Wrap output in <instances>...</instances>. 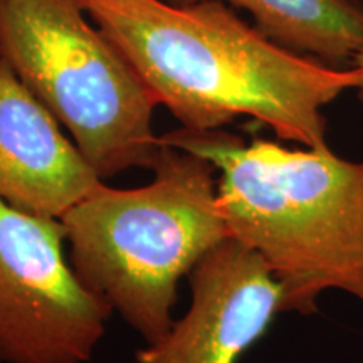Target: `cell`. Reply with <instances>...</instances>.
<instances>
[{
	"label": "cell",
	"instance_id": "obj_1",
	"mask_svg": "<svg viewBox=\"0 0 363 363\" xmlns=\"http://www.w3.org/2000/svg\"><path fill=\"white\" fill-rule=\"evenodd\" d=\"M136 74L187 130L249 116L278 138L325 148V106L355 89L333 67L274 43L219 0H81Z\"/></svg>",
	"mask_w": 363,
	"mask_h": 363
},
{
	"label": "cell",
	"instance_id": "obj_2",
	"mask_svg": "<svg viewBox=\"0 0 363 363\" xmlns=\"http://www.w3.org/2000/svg\"><path fill=\"white\" fill-rule=\"evenodd\" d=\"M160 142L207 158L230 238L266 262L283 313L313 315L330 289L363 305V162L325 148L246 143L224 128H177Z\"/></svg>",
	"mask_w": 363,
	"mask_h": 363
},
{
	"label": "cell",
	"instance_id": "obj_3",
	"mask_svg": "<svg viewBox=\"0 0 363 363\" xmlns=\"http://www.w3.org/2000/svg\"><path fill=\"white\" fill-rule=\"evenodd\" d=\"M150 184H101L61 217L84 286L152 343L174 325L177 288L230 233L207 158L160 142Z\"/></svg>",
	"mask_w": 363,
	"mask_h": 363
},
{
	"label": "cell",
	"instance_id": "obj_4",
	"mask_svg": "<svg viewBox=\"0 0 363 363\" xmlns=\"http://www.w3.org/2000/svg\"><path fill=\"white\" fill-rule=\"evenodd\" d=\"M0 59L65 126L99 179L152 170L158 104L81 0H0Z\"/></svg>",
	"mask_w": 363,
	"mask_h": 363
},
{
	"label": "cell",
	"instance_id": "obj_5",
	"mask_svg": "<svg viewBox=\"0 0 363 363\" xmlns=\"http://www.w3.org/2000/svg\"><path fill=\"white\" fill-rule=\"evenodd\" d=\"M59 219L0 201V363H88L111 308L66 256Z\"/></svg>",
	"mask_w": 363,
	"mask_h": 363
},
{
	"label": "cell",
	"instance_id": "obj_6",
	"mask_svg": "<svg viewBox=\"0 0 363 363\" xmlns=\"http://www.w3.org/2000/svg\"><path fill=\"white\" fill-rule=\"evenodd\" d=\"M190 306L128 363H239L283 313V289L266 262L233 238L189 274Z\"/></svg>",
	"mask_w": 363,
	"mask_h": 363
},
{
	"label": "cell",
	"instance_id": "obj_7",
	"mask_svg": "<svg viewBox=\"0 0 363 363\" xmlns=\"http://www.w3.org/2000/svg\"><path fill=\"white\" fill-rule=\"evenodd\" d=\"M101 184L52 113L0 59V201L61 219Z\"/></svg>",
	"mask_w": 363,
	"mask_h": 363
},
{
	"label": "cell",
	"instance_id": "obj_8",
	"mask_svg": "<svg viewBox=\"0 0 363 363\" xmlns=\"http://www.w3.org/2000/svg\"><path fill=\"white\" fill-rule=\"evenodd\" d=\"M194 4L202 0H172ZM251 13L267 38L328 66L353 62L363 52L360 0H219Z\"/></svg>",
	"mask_w": 363,
	"mask_h": 363
},
{
	"label": "cell",
	"instance_id": "obj_9",
	"mask_svg": "<svg viewBox=\"0 0 363 363\" xmlns=\"http://www.w3.org/2000/svg\"><path fill=\"white\" fill-rule=\"evenodd\" d=\"M352 67L357 71V74H358V83H357L355 91H357L358 98L363 101V52H360L355 59H353Z\"/></svg>",
	"mask_w": 363,
	"mask_h": 363
}]
</instances>
